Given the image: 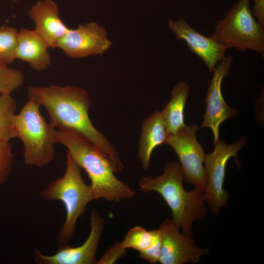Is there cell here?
<instances>
[{"label": "cell", "mask_w": 264, "mask_h": 264, "mask_svg": "<svg viewBox=\"0 0 264 264\" xmlns=\"http://www.w3.org/2000/svg\"><path fill=\"white\" fill-rule=\"evenodd\" d=\"M29 99L44 107L49 123L56 129L74 130L103 151L110 159L117 173L123 168L117 152L108 139L92 123L88 110L91 101L88 92L75 86H30Z\"/></svg>", "instance_id": "1"}, {"label": "cell", "mask_w": 264, "mask_h": 264, "mask_svg": "<svg viewBox=\"0 0 264 264\" xmlns=\"http://www.w3.org/2000/svg\"><path fill=\"white\" fill-rule=\"evenodd\" d=\"M56 136L57 143L65 146L72 160L87 173L94 200L117 201L135 196V191L116 176L111 160L99 148L71 129H56Z\"/></svg>", "instance_id": "2"}, {"label": "cell", "mask_w": 264, "mask_h": 264, "mask_svg": "<svg viewBox=\"0 0 264 264\" xmlns=\"http://www.w3.org/2000/svg\"><path fill=\"white\" fill-rule=\"evenodd\" d=\"M183 180L179 163L171 162L165 165L161 175L156 177L150 175L143 176L138 185L143 192L160 194L171 210L172 221L183 234L192 237L194 222L207 213L204 192L195 188L186 191Z\"/></svg>", "instance_id": "3"}, {"label": "cell", "mask_w": 264, "mask_h": 264, "mask_svg": "<svg viewBox=\"0 0 264 264\" xmlns=\"http://www.w3.org/2000/svg\"><path fill=\"white\" fill-rule=\"evenodd\" d=\"M64 175L52 181L40 192L48 200H59L66 212L65 222L58 235L59 242L66 244L73 237L76 223L83 214L87 205L94 200L90 185L84 181L80 168L66 153Z\"/></svg>", "instance_id": "4"}, {"label": "cell", "mask_w": 264, "mask_h": 264, "mask_svg": "<svg viewBox=\"0 0 264 264\" xmlns=\"http://www.w3.org/2000/svg\"><path fill=\"white\" fill-rule=\"evenodd\" d=\"M40 107L38 103L28 99L16 114L14 127L16 138L23 143L25 164L42 167L54 160L57 142L56 129L42 116Z\"/></svg>", "instance_id": "5"}, {"label": "cell", "mask_w": 264, "mask_h": 264, "mask_svg": "<svg viewBox=\"0 0 264 264\" xmlns=\"http://www.w3.org/2000/svg\"><path fill=\"white\" fill-rule=\"evenodd\" d=\"M250 0H238L222 20L211 37L228 48L242 52L252 50L264 56V25L252 15Z\"/></svg>", "instance_id": "6"}, {"label": "cell", "mask_w": 264, "mask_h": 264, "mask_svg": "<svg viewBox=\"0 0 264 264\" xmlns=\"http://www.w3.org/2000/svg\"><path fill=\"white\" fill-rule=\"evenodd\" d=\"M200 128L195 124L186 125L175 134L169 135L166 144L176 154L186 182L204 192L207 180L203 164L206 154L196 138Z\"/></svg>", "instance_id": "7"}, {"label": "cell", "mask_w": 264, "mask_h": 264, "mask_svg": "<svg viewBox=\"0 0 264 264\" xmlns=\"http://www.w3.org/2000/svg\"><path fill=\"white\" fill-rule=\"evenodd\" d=\"M246 143L244 138L232 144H226L219 140L215 143L213 152L205 154L204 164L207 181L205 200L214 214L220 212L229 198L228 193L223 187L227 162L231 157H237L238 152Z\"/></svg>", "instance_id": "8"}, {"label": "cell", "mask_w": 264, "mask_h": 264, "mask_svg": "<svg viewBox=\"0 0 264 264\" xmlns=\"http://www.w3.org/2000/svg\"><path fill=\"white\" fill-rule=\"evenodd\" d=\"M90 231L81 245L71 247L64 244L53 255L44 254L38 248L34 250V260L38 264H93L106 220L93 209L90 217Z\"/></svg>", "instance_id": "9"}, {"label": "cell", "mask_w": 264, "mask_h": 264, "mask_svg": "<svg viewBox=\"0 0 264 264\" xmlns=\"http://www.w3.org/2000/svg\"><path fill=\"white\" fill-rule=\"evenodd\" d=\"M233 61V56L229 55L225 56L216 65L206 95V110L200 128L207 127L211 130L214 144L220 140L219 128L221 124L238 114L237 109L227 104L221 92L222 81L229 75Z\"/></svg>", "instance_id": "10"}, {"label": "cell", "mask_w": 264, "mask_h": 264, "mask_svg": "<svg viewBox=\"0 0 264 264\" xmlns=\"http://www.w3.org/2000/svg\"><path fill=\"white\" fill-rule=\"evenodd\" d=\"M158 229L161 239L160 264L197 263L201 256L208 253L207 248L195 244L192 237L180 232L171 219H165Z\"/></svg>", "instance_id": "11"}, {"label": "cell", "mask_w": 264, "mask_h": 264, "mask_svg": "<svg viewBox=\"0 0 264 264\" xmlns=\"http://www.w3.org/2000/svg\"><path fill=\"white\" fill-rule=\"evenodd\" d=\"M111 44L105 29L91 22L70 29L59 41L57 47L69 57L81 58L101 55L109 50Z\"/></svg>", "instance_id": "12"}, {"label": "cell", "mask_w": 264, "mask_h": 264, "mask_svg": "<svg viewBox=\"0 0 264 264\" xmlns=\"http://www.w3.org/2000/svg\"><path fill=\"white\" fill-rule=\"evenodd\" d=\"M168 26L176 38L184 40L190 51L198 56L204 62L209 72L213 73L228 48L211 37L201 35L181 16L176 21L170 19Z\"/></svg>", "instance_id": "13"}, {"label": "cell", "mask_w": 264, "mask_h": 264, "mask_svg": "<svg viewBox=\"0 0 264 264\" xmlns=\"http://www.w3.org/2000/svg\"><path fill=\"white\" fill-rule=\"evenodd\" d=\"M35 25V30L49 47L56 48L59 41L70 29L59 15L56 3L52 0L37 1L29 11Z\"/></svg>", "instance_id": "14"}, {"label": "cell", "mask_w": 264, "mask_h": 264, "mask_svg": "<svg viewBox=\"0 0 264 264\" xmlns=\"http://www.w3.org/2000/svg\"><path fill=\"white\" fill-rule=\"evenodd\" d=\"M49 47L35 29H21L18 31L16 59L27 63L36 70H45L51 65Z\"/></svg>", "instance_id": "15"}, {"label": "cell", "mask_w": 264, "mask_h": 264, "mask_svg": "<svg viewBox=\"0 0 264 264\" xmlns=\"http://www.w3.org/2000/svg\"><path fill=\"white\" fill-rule=\"evenodd\" d=\"M169 136L161 112L156 110L143 121L138 157L144 170L149 167L154 150L158 146L166 144Z\"/></svg>", "instance_id": "16"}, {"label": "cell", "mask_w": 264, "mask_h": 264, "mask_svg": "<svg viewBox=\"0 0 264 264\" xmlns=\"http://www.w3.org/2000/svg\"><path fill=\"white\" fill-rule=\"evenodd\" d=\"M189 88L186 82L179 81L173 88L169 102L161 112L169 135L175 134L186 126L184 111Z\"/></svg>", "instance_id": "17"}, {"label": "cell", "mask_w": 264, "mask_h": 264, "mask_svg": "<svg viewBox=\"0 0 264 264\" xmlns=\"http://www.w3.org/2000/svg\"><path fill=\"white\" fill-rule=\"evenodd\" d=\"M17 104L11 94H0V141L9 142L16 138L14 120Z\"/></svg>", "instance_id": "18"}, {"label": "cell", "mask_w": 264, "mask_h": 264, "mask_svg": "<svg viewBox=\"0 0 264 264\" xmlns=\"http://www.w3.org/2000/svg\"><path fill=\"white\" fill-rule=\"evenodd\" d=\"M18 31L6 25L0 26V63L7 65L16 59Z\"/></svg>", "instance_id": "19"}, {"label": "cell", "mask_w": 264, "mask_h": 264, "mask_svg": "<svg viewBox=\"0 0 264 264\" xmlns=\"http://www.w3.org/2000/svg\"><path fill=\"white\" fill-rule=\"evenodd\" d=\"M153 241L152 230L148 231L141 226H135L127 232L121 242L126 249H132L140 252L149 247Z\"/></svg>", "instance_id": "20"}, {"label": "cell", "mask_w": 264, "mask_h": 264, "mask_svg": "<svg viewBox=\"0 0 264 264\" xmlns=\"http://www.w3.org/2000/svg\"><path fill=\"white\" fill-rule=\"evenodd\" d=\"M24 76L18 69L0 63V94H11L23 84Z\"/></svg>", "instance_id": "21"}, {"label": "cell", "mask_w": 264, "mask_h": 264, "mask_svg": "<svg viewBox=\"0 0 264 264\" xmlns=\"http://www.w3.org/2000/svg\"><path fill=\"white\" fill-rule=\"evenodd\" d=\"M13 155L9 142L0 141V184L8 179L13 167Z\"/></svg>", "instance_id": "22"}, {"label": "cell", "mask_w": 264, "mask_h": 264, "mask_svg": "<svg viewBox=\"0 0 264 264\" xmlns=\"http://www.w3.org/2000/svg\"><path fill=\"white\" fill-rule=\"evenodd\" d=\"M153 241L151 244L146 250L139 252L140 258L151 264H156L159 262L161 239L159 229L152 230Z\"/></svg>", "instance_id": "23"}, {"label": "cell", "mask_w": 264, "mask_h": 264, "mask_svg": "<svg viewBox=\"0 0 264 264\" xmlns=\"http://www.w3.org/2000/svg\"><path fill=\"white\" fill-rule=\"evenodd\" d=\"M126 249L121 242H116L107 249L101 258L97 260V264H112L121 258Z\"/></svg>", "instance_id": "24"}, {"label": "cell", "mask_w": 264, "mask_h": 264, "mask_svg": "<svg viewBox=\"0 0 264 264\" xmlns=\"http://www.w3.org/2000/svg\"><path fill=\"white\" fill-rule=\"evenodd\" d=\"M254 5L251 13L258 22L264 25V0H253Z\"/></svg>", "instance_id": "25"}]
</instances>
